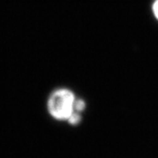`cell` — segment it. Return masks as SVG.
Masks as SVG:
<instances>
[{
  "label": "cell",
  "mask_w": 158,
  "mask_h": 158,
  "mask_svg": "<svg viewBox=\"0 0 158 158\" xmlns=\"http://www.w3.org/2000/svg\"><path fill=\"white\" fill-rule=\"evenodd\" d=\"M75 101L76 98L72 91L66 89L56 90L48 98V112L56 119H69L75 112Z\"/></svg>",
  "instance_id": "obj_1"
},
{
  "label": "cell",
  "mask_w": 158,
  "mask_h": 158,
  "mask_svg": "<svg viewBox=\"0 0 158 158\" xmlns=\"http://www.w3.org/2000/svg\"><path fill=\"white\" fill-rule=\"evenodd\" d=\"M85 102L83 101L82 99H77V100L75 101V104H74V110H75V112L79 113V112H82L85 109Z\"/></svg>",
  "instance_id": "obj_2"
},
{
  "label": "cell",
  "mask_w": 158,
  "mask_h": 158,
  "mask_svg": "<svg viewBox=\"0 0 158 158\" xmlns=\"http://www.w3.org/2000/svg\"><path fill=\"white\" fill-rule=\"evenodd\" d=\"M80 119H81V117H80V115L78 114V113H77V112H74V113L70 115V117L69 118L68 120L70 124L76 125L77 124L79 121H80Z\"/></svg>",
  "instance_id": "obj_3"
},
{
  "label": "cell",
  "mask_w": 158,
  "mask_h": 158,
  "mask_svg": "<svg viewBox=\"0 0 158 158\" xmlns=\"http://www.w3.org/2000/svg\"><path fill=\"white\" fill-rule=\"evenodd\" d=\"M153 10H154V13H155V16L158 19V0H156L154 6H153Z\"/></svg>",
  "instance_id": "obj_4"
}]
</instances>
